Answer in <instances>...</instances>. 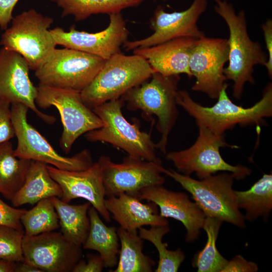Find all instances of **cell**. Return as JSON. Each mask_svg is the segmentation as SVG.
I'll return each instance as SVG.
<instances>
[{
    "instance_id": "40",
    "label": "cell",
    "mask_w": 272,
    "mask_h": 272,
    "mask_svg": "<svg viewBox=\"0 0 272 272\" xmlns=\"http://www.w3.org/2000/svg\"><path fill=\"white\" fill-rule=\"evenodd\" d=\"M16 263L4 259H0V272H14Z\"/></svg>"
},
{
    "instance_id": "9",
    "label": "cell",
    "mask_w": 272,
    "mask_h": 272,
    "mask_svg": "<svg viewBox=\"0 0 272 272\" xmlns=\"http://www.w3.org/2000/svg\"><path fill=\"white\" fill-rule=\"evenodd\" d=\"M198 127V136L191 147L166 153V159L173 163L179 172L188 176L195 173L199 179L219 171L233 173L236 179H244L250 174L249 168L241 165H230L220 154L221 147L237 148V146L228 144L224 134H216L203 126Z\"/></svg>"
},
{
    "instance_id": "29",
    "label": "cell",
    "mask_w": 272,
    "mask_h": 272,
    "mask_svg": "<svg viewBox=\"0 0 272 272\" xmlns=\"http://www.w3.org/2000/svg\"><path fill=\"white\" fill-rule=\"evenodd\" d=\"M221 220L206 217L202 229L207 235V241L204 248L195 255L192 265L198 272H222L228 260L219 252L216 246L220 227L223 223Z\"/></svg>"
},
{
    "instance_id": "6",
    "label": "cell",
    "mask_w": 272,
    "mask_h": 272,
    "mask_svg": "<svg viewBox=\"0 0 272 272\" xmlns=\"http://www.w3.org/2000/svg\"><path fill=\"white\" fill-rule=\"evenodd\" d=\"M124 105L120 97L93 108L103 122V126L87 132L86 139L92 142L109 143L134 158L150 161L157 160L156 144L151 135L141 131L137 123L132 124L127 121L122 112Z\"/></svg>"
},
{
    "instance_id": "8",
    "label": "cell",
    "mask_w": 272,
    "mask_h": 272,
    "mask_svg": "<svg viewBox=\"0 0 272 272\" xmlns=\"http://www.w3.org/2000/svg\"><path fill=\"white\" fill-rule=\"evenodd\" d=\"M37 106L45 109L54 106L58 111L63 126L59 144L66 154L81 135L103 126L100 118L83 101L81 92L39 84Z\"/></svg>"
},
{
    "instance_id": "34",
    "label": "cell",
    "mask_w": 272,
    "mask_h": 272,
    "mask_svg": "<svg viewBox=\"0 0 272 272\" xmlns=\"http://www.w3.org/2000/svg\"><path fill=\"white\" fill-rule=\"evenodd\" d=\"M26 210L11 207L0 198V225L23 230L20 219Z\"/></svg>"
},
{
    "instance_id": "14",
    "label": "cell",
    "mask_w": 272,
    "mask_h": 272,
    "mask_svg": "<svg viewBox=\"0 0 272 272\" xmlns=\"http://www.w3.org/2000/svg\"><path fill=\"white\" fill-rule=\"evenodd\" d=\"M207 7V0H193L189 8L180 12L168 13L158 6L150 20L153 33L140 40H127L122 46L129 51L181 37L201 38L206 35L198 28L197 21Z\"/></svg>"
},
{
    "instance_id": "12",
    "label": "cell",
    "mask_w": 272,
    "mask_h": 272,
    "mask_svg": "<svg viewBox=\"0 0 272 272\" xmlns=\"http://www.w3.org/2000/svg\"><path fill=\"white\" fill-rule=\"evenodd\" d=\"M97 162L102 170L106 197L122 193L138 197L143 189L162 185L165 181L161 175L165 168L159 158L150 161L127 156L122 162L116 163L102 156Z\"/></svg>"
},
{
    "instance_id": "2",
    "label": "cell",
    "mask_w": 272,
    "mask_h": 272,
    "mask_svg": "<svg viewBox=\"0 0 272 272\" xmlns=\"http://www.w3.org/2000/svg\"><path fill=\"white\" fill-rule=\"evenodd\" d=\"M214 1L215 11L225 21L229 32L228 65L224 68V74L227 80L233 82V96L239 100L246 83H255L254 67L264 65L267 55L260 44L249 37L244 11L236 13L234 6L227 0Z\"/></svg>"
},
{
    "instance_id": "30",
    "label": "cell",
    "mask_w": 272,
    "mask_h": 272,
    "mask_svg": "<svg viewBox=\"0 0 272 272\" xmlns=\"http://www.w3.org/2000/svg\"><path fill=\"white\" fill-rule=\"evenodd\" d=\"M170 230L169 225L143 227L139 228V235L143 240L152 243L159 253V261L155 272H176L185 258L184 253L180 248L168 250V244L163 243V236Z\"/></svg>"
},
{
    "instance_id": "11",
    "label": "cell",
    "mask_w": 272,
    "mask_h": 272,
    "mask_svg": "<svg viewBox=\"0 0 272 272\" xmlns=\"http://www.w3.org/2000/svg\"><path fill=\"white\" fill-rule=\"evenodd\" d=\"M79 50L55 48L35 76L40 84L81 92L93 81L105 62Z\"/></svg>"
},
{
    "instance_id": "22",
    "label": "cell",
    "mask_w": 272,
    "mask_h": 272,
    "mask_svg": "<svg viewBox=\"0 0 272 272\" xmlns=\"http://www.w3.org/2000/svg\"><path fill=\"white\" fill-rule=\"evenodd\" d=\"M62 195L61 188L50 176L47 164L32 161L23 184L11 201L16 208L25 204L33 205L53 196L60 198Z\"/></svg>"
},
{
    "instance_id": "24",
    "label": "cell",
    "mask_w": 272,
    "mask_h": 272,
    "mask_svg": "<svg viewBox=\"0 0 272 272\" xmlns=\"http://www.w3.org/2000/svg\"><path fill=\"white\" fill-rule=\"evenodd\" d=\"M58 215L60 232L70 242L82 246L88 236L90 223L88 211L91 203L70 205L57 197L49 198Z\"/></svg>"
},
{
    "instance_id": "15",
    "label": "cell",
    "mask_w": 272,
    "mask_h": 272,
    "mask_svg": "<svg viewBox=\"0 0 272 272\" xmlns=\"http://www.w3.org/2000/svg\"><path fill=\"white\" fill-rule=\"evenodd\" d=\"M81 246L69 241L61 232L51 231L33 236L24 235V261L43 272H70L82 258Z\"/></svg>"
},
{
    "instance_id": "37",
    "label": "cell",
    "mask_w": 272,
    "mask_h": 272,
    "mask_svg": "<svg viewBox=\"0 0 272 272\" xmlns=\"http://www.w3.org/2000/svg\"><path fill=\"white\" fill-rule=\"evenodd\" d=\"M265 46L267 51V59L264 65L267 71L269 77H272V20L267 19L261 25Z\"/></svg>"
},
{
    "instance_id": "27",
    "label": "cell",
    "mask_w": 272,
    "mask_h": 272,
    "mask_svg": "<svg viewBox=\"0 0 272 272\" xmlns=\"http://www.w3.org/2000/svg\"><path fill=\"white\" fill-rule=\"evenodd\" d=\"M120 248L117 267L113 272H152L155 261L143 252L144 240L138 231L131 232L121 227L117 230Z\"/></svg>"
},
{
    "instance_id": "35",
    "label": "cell",
    "mask_w": 272,
    "mask_h": 272,
    "mask_svg": "<svg viewBox=\"0 0 272 272\" xmlns=\"http://www.w3.org/2000/svg\"><path fill=\"white\" fill-rule=\"evenodd\" d=\"M87 259V261L81 259L73 272H101L105 267L103 260L99 254L89 253Z\"/></svg>"
},
{
    "instance_id": "7",
    "label": "cell",
    "mask_w": 272,
    "mask_h": 272,
    "mask_svg": "<svg viewBox=\"0 0 272 272\" xmlns=\"http://www.w3.org/2000/svg\"><path fill=\"white\" fill-rule=\"evenodd\" d=\"M11 22L2 35L0 45L20 54L35 71L57 45L49 29L53 19L30 9L13 17Z\"/></svg>"
},
{
    "instance_id": "19",
    "label": "cell",
    "mask_w": 272,
    "mask_h": 272,
    "mask_svg": "<svg viewBox=\"0 0 272 272\" xmlns=\"http://www.w3.org/2000/svg\"><path fill=\"white\" fill-rule=\"evenodd\" d=\"M138 197L141 200L155 203L160 209L161 216L182 223L186 230L187 242H193L198 238L206 216L186 194L170 190L162 185H156L143 189Z\"/></svg>"
},
{
    "instance_id": "38",
    "label": "cell",
    "mask_w": 272,
    "mask_h": 272,
    "mask_svg": "<svg viewBox=\"0 0 272 272\" xmlns=\"http://www.w3.org/2000/svg\"><path fill=\"white\" fill-rule=\"evenodd\" d=\"M19 0H0V28L2 30L8 28L13 18V11Z\"/></svg>"
},
{
    "instance_id": "23",
    "label": "cell",
    "mask_w": 272,
    "mask_h": 272,
    "mask_svg": "<svg viewBox=\"0 0 272 272\" xmlns=\"http://www.w3.org/2000/svg\"><path fill=\"white\" fill-rule=\"evenodd\" d=\"M88 216L90 227L82 246L85 249L97 251L103 260L105 267H114L117 264L120 250L117 229L114 226H106L93 206L89 209Z\"/></svg>"
},
{
    "instance_id": "21",
    "label": "cell",
    "mask_w": 272,
    "mask_h": 272,
    "mask_svg": "<svg viewBox=\"0 0 272 272\" xmlns=\"http://www.w3.org/2000/svg\"><path fill=\"white\" fill-rule=\"evenodd\" d=\"M104 203L112 219L128 231H137L144 226L169 225L168 221L158 213L155 203H143L136 196L122 193L105 198Z\"/></svg>"
},
{
    "instance_id": "28",
    "label": "cell",
    "mask_w": 272,
    "mask_h": 272,
    "mask_svg": "<svg viewBox=\"0 0 272 272\" xmlns=\"http://www.w3.org/2000/svg\"><path fill=\"white\" fill-rule=\"evenodd\" d=\"M61 10V17H74L76 21L93 15L121 13L124 9L139 6L144 0H48Z\"/></svg>"
},
{
    "instance_id": "4",
    "label": "cell",
    "mask_w": 272,
    "mask_h": 272,
    "mask_svg": "<svg viewBox=\"0 0 272 272\" xmlns=\"http://www.w3.org/2000/svg\"><path fill=\"white\" fill-rule=\"evenodd\" d=\"M154 73L142 56L116 53L105 60L93 81L81 92L82 99L93 109L121 97L130 89L149 80Z\"/></svg>"
},
{
    "instance_id": "18",
    "label": "cell",
    "mask_w": 272,
    "mask_h": 272,
    "mask_svg": "<svg viewBox=\"0 0 272 272\" xmlns=\"http://www.w3.org/2000/svg\"><path fill=\"white\" fill-rule=\"evenodd\" d=\"M47 168L61 188L62 200L69 202L75 198H84L106 221H110V214L104 203L106 194L102 170L98 162L81 171L63 170L48 165Z\"/></svg>"
},
{
    "instance_id": "26",
    "label": "cell",
    "mask_w": 272,
    "mask_h": 272,
    "mask_svg": "<svg viewBox=\"0 0 272 272\" xmlns=\"http://www.w3.org/2000/svg\"><path fill=\"white\" fill-rule=\"evenodd\" d=\"M32 160L15 156L10 141L0 144V193L11 201L23 184Z\"/></svg>"
},
{
    "instance_id": "20",
    "label": "cell",
    "mask_w": 272,
    "mask_h": 272,
    "mask_svg": "<svg viewBox=\"0 0 272 272\" xmlns=\"http://www.w3.org/2000/svg\"><path fill=\"white\" fill-rule=\"evenodd\" d=\"M196 39L176 38L153 46L135 48L133 53L146 59L155 73L167 76L184 74L190 79L193 76L189 61Z\"/></svg>"
},
{
    "instance_id": "16",
    "label": "cell",
    "mask_w": 272,
    "mask_h": 272,
    "mask_svg": "<svg viewBox=\"0 0 272 272\" xmlns=\"http://www.w3.org/2000/svg\"><path fill=\"white\" fill-rule=\"evenodd\" d=\"M109 23L104 30L89 33L78 31L73 26L69 31L61 27L50 30L57 45L100 57L107 60L121 52L120 48L128 40L129 31L121 13L109 15Z\"/></svg>"
},
{
    "instance_id": "32",
    "label": "cell",
    "mask_w": 272,
    "mask_h": 272,
    "mask_svg": "<svg viewBox=\"0 0 272 272\" xmlns=\"http://www.w3.org/2000/svg\"><path fill=\"white\" fill-rule=\"evenodd\" d=\"M24 231L0 225V259L24 261L22 242Z\"/></svg>"
},
{
    "instance_id": "17",
    "label": "cell",
    "mask_w": 272,
    "mask_h": 272,
    "mask_svg": "<svg viewBox=\"0 0 272 272\" xmlns=\"http://www.w3.org/2000/svg\"><path fill=\"white\" fill-rule=\"evenodd\" d=\"M30 70L20 54L3 47L0 49V100L24 104L45 122L53 124L56 118L41 112L36 105L37 87L30 79Z\"/></svg>"
},
{
    "instance_id": "3",
    "label": "cell",
    "mask_w": 272,
    "mask_h": 272,
    "mask_svg": "<svg viewBox=\"0 0 272 272\" xmlns=\"http://www.w3.org/2000/svg\"><path fill=\"white\" fill-rule=\"evenodd\" d=\"M150 78L130 89L121 98L128 110H140L148 117H157L156 128L161 138L156 147L165 154L169 135L178 115L176 95L180 77L155 72Z\"/></svg>"
},
{
    "instance_id": "5",
    "label": "cell",
    "mask_w": 272,
    "mask_h": 272,
    "mask_svg": "<svg viewBox=\"0 0 272 272\" xmlns=\"http://www.w3.org/2000/svg\"><path fill=\"white\" fill-rule=\"evenodd\" d=\"M163 173L191 195L206 217L219 219L241 229L245 228L244 216L237 205L233 189L236 179L233 173L223 172L199 180L171 169L165 168Z\"/></svg>"
},
{
    "instance_id": "25",
    "label": "cell",
    "mask_w": 272,
    "mask_h": 272,
    "mask_svg": "<svg viewBox=\"0 0 272 272\" xmlns=\"http://www.w3.org/2000/svg\"><path fill=\"white\" fill-rule=\"evenodd\" d=\"M235 192L239 208L245 211V220L262 217L267 221L272 209L271 174H263L249 189Z\"/></svg>"
},
{
    "instance_id": "39",
    "label": "cell",
    "mask_w": 272,
    "mask_h": 272,
    "mask_svg": "<svg viewBox=\"0 0 272 272\" xmlns=\"http://www.w3.org/2000/svg\"><path fill=\"white\" fill-rule=\"evenodd\" d=\"M14 272H43V271L25 261H23L16 263Z\"/></svg>"
},
{
    "instance_id": "33",
    "label": "cell",
    "mask_w": 272,
    "mask_h": 272,
    "mask_svg": "<svg viewBox=\"0 0 272 272\" xmlns=\"http://www.w3.org/2000/svg\"><path fill=\"white\" fill-rule=\"evenodd\" d=\"M11 104L0 100V144L15 137L11 118Z\"/></svg>"
},
{
    "instance_id": "31",
    "label": "cell",
    "mask_w": 272,
    "mask_h": 272,
    "mask_svg": "<svg viewBox=\"0 0 272 272\" xmlns=\"http://www.w3.org/2000/svg\"><path fill=\"white\" fill-rule=\"evenodd\" d=\"M20 221L24 235L28 237L53 231L60 227L58 215L49 198L39 201L32 209L26 210Z\"/></svg>"
},
{
    "instance_id": "1",
    "label": "cell",
    "mask_w": 272,
    "mask_h": 272,
    "mask_svg": "<svg viewBox=\"0 0 272 272\" xmlns=\"http://www.w3.org/2000/svg\"><path fill=\"white\" fill-rule=\"evenodd\" d=\"M226 83L218 101L211 107H205L195 102L188 92L178 90L177 105L182 107L195 120L197 126H202L213 133L222 135L237 124L241 126L259 125L265 118L272 115V84L268 83L262 92L261 99L250 107L237 105L229 98Z\"/></svg>"
},
{
    "instance_id": "10",
    "label": "cell",
    "mask_w": 272,
    "mask_h": 272,
    "mask_svg": "<svg viewBox=\"0 0 272 272\" xmlns=\"http://www.w3.org/2000/svg\"><path fill=\"white\" fill-rule=\"evenodd\" d=\"M27 106L20 103L11 105V118L17 144L14 154L19 158L37 161L63 170L81 171L93 164L90 152L85 149L69 157L59 155L48 141L28 121Z\"/></svg>"
},
{
    "instance_id": "13",
    "label": "cell",
    "mask_w": 272,
    "mask_h": 272,
    "mask_svg": "<svg viewBox=\"0 0 272 272\" xmlns=\"http://www.w3.org/2000/svg\"><path fill=\"white\" fill-rule=\"evenodd\" d=\"M228 39L207 37L196 40L191 51L189 67L195 79L191 89L217 99L227 80L224 74L228 60Z\"/></svg>"
},
{
    "instance_id": "36",
    "label": "cell",
    "mask_w": 272,
    "mask_h": 272,
    "mask_svg": "<svg viewBox=\"0 0 272 272\" xmlns=\"http://www.w3.org/2000/svg\"><path fill=\"white\" fill-rule=\"evenodd\" d=\"M258 270L256 263L247 260L241 255H236L228 261L222 272H256Z\"/></svg>"
}]
</instances>
